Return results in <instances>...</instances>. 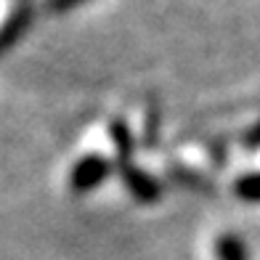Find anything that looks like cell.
Returning <instances> with one entry per match:
<instances>
[{"label": "cell", "instance_id": "6da1fadb", "mask_svg": "<svg viewBox=\"0 0 260 260\" xmlns=\"http://www.w3.org/2000/svg\"><path fill=\"white\" fill-rule=\"evenodd\" d=\"M112 173V165L106 162L99 154H90V157H82L75 168L72 175H69V186H72L75 194H88L93 188H99Z\"/></svg>", "mask_w": 260, "mask_h": 260}, {"label": "cell", "instance_id": "7a4b0ae2", "mask_svg": "<svg viewBox=\"0 0 260 260\" xmlns=\"http://www.w3.org/2000/svg\"><path fill=\"white\" fill-rule=\"evenodd\" d=\"M29 24H32V8L27 3H21L14 14L3 21V27H0V53H6V51L14 48V45H19V40L27 35Z\"/></svg>", "mask_w": 260, "mask_h": 260}, {"label": "cell", "instance_id": "3957f363", "mask_svg": "<svg viewBox=\"0 0 260 260\" xmlns=\"http://www.w3.org/2000/svg\"><path fill=\"white\" fill-rule=\"evenodd\" d=\"M122 170V181H125V186L130 188V194H133L138 202H157L159 199V183L151 178L149 173H144V170H138L136 165H127V168H120Z\"/></svg>", "mask_w": 260, "mask_h": 260}, {"label": "cell", "instance_id": "277c9868", "mask_svg": "<svg viewBox=\"0 0 260 260\" xmlns=\"http://www.w3.org/2000/svg\"><path fill=\"white\" fill-rule=\"evenodd\" d=\"M112 141H114V149H117V157H120V168H127L130 157H133V136H130V130L125 122L114 120L112 122Z\"/></svg>", "mask_w": 260, "mask_h": 260}, {"label": "cell", "instance_id": "5b68a950", "mask_svg": "<svg viewBox=\"0 0 260 260\" xmlns=\"http://www.w3.org/2000/svg\"><path fill=\"white\" fill-rule=\"evenodd\" d=\"M215 252H218V260H247V250L239 236L234 234H226L220 236L218 244H215Z\"/></svg>", "mask_w": 260, "mask_h": 260}, {"label": "cell", "instance_id": "8992f818", "mask_svg": "<svg viewBox=\"0 0 260 260\" xmlns=\"http://www.w3.org/2000/svg\"><path fill=\"white\" fill-rule=\"evenodd\" d=\"M234 191H236L239 199H244V202H260V173L239 178L236 186H234Z\"/></svg>", "mask_w": 260, "mask_h": 260}, {"label": "cell", "instance_id": "52a82bcc", "mask_svg": "<svg viewBox=\"0 0 260 260\" xmlns=\"http://www.w3.org/2000/svg\"><path fill=\"white\" fill-rule=\"evenodd\" d=\"M82 3H88V0H45V8L51 14H67V11H72Z\"/></svg>", "mask_w": 260, "mask_h": 260}]
</instances>
